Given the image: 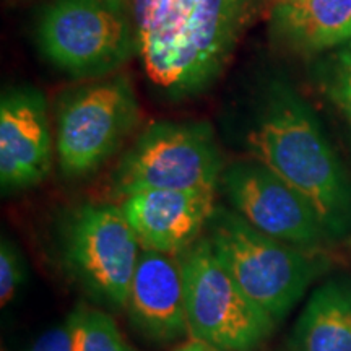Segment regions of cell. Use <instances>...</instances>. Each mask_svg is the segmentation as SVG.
Listing matches in <instances>:
<instances>
[{
	"label": "cell",
	"mask_w": 351,
	"mask_h": 351,
	"mask_svg": "<svg viewBox=\"0 0 351 351\" xmlns=\"http://www.w3.org/2000/svg\"><path fill=\"white\" fill-rule=\"evenodd\" d=\"M36 43L69 75L103 77L137 51V33L121 0H54L39 16Z\"/></svg>",
	"instance_id": "obj_4"
},
{
	"label": "cell",
	"mask_w": 351,
	"mask_h": 351,
	"mask_svg": "<svg viewBox=\"0 0 351 351\" xmlns=\"http://www.w3.org/2000/svg\"><path fill=\"white\" fill-rule=\"evenodd\" d=\"M219 187L236 213L271 238L311 251L333 243L311 205L254 158L225 166Z\"/></svg>",
	"instance_id": "obj_9"
},
{
	"label": "cell",
	"mask_w": 351,
	"mask_h": 351,
	"mask_svg": "<svg viewBox=\"0 0 351 351\" xmlns=\"http://www.w3.org/2000/svg\"><path fill=\"white\" fill-rule=\"evenodd\" d=\"M254 160L274 171L317 215L330 239L351 236V182L309 106L274 82L245 138Z\"/></svg>",
	"instance_id": "obj_2"
},
{
	"label": "cell",
	"mask_w": 351,
	"mask_h": 351,
	"mask_svg": "<svg viewBox=\"0 0 351 351\" xmlns=\"http://www.w3.org/2000/svg\"><path fill=\"white\" fill-rule=\"evenodd\" d=\"M280 2H288V0H280Z\"/></svg>",
	"instance_id": "obj_20"
},
{
	"label": "cell",
	"mask_w": 351,
	"mask_h": 351,
	"mask_svg": "<svg viewBox=\"0 0 351 351\" xmlns=\"http://www.w3.org/2000/svg\"><path fill=\"white\" fill-rule=\"evenodd\" d=\"M285 351H351V282L328 280L311 295Z\"/></svg>",
	"instance_id": "obj_14"
},
{
	"label": "cell",
	"mask_w": 351,
	"mask_h": 351,
	"mask_svg": "<svg viewBox=\"0 0 351 351\" xmlns=\"http://www.w3.org/2000/svg\"><path fill=\"white\" fill-rule=\"evenodd\" d=\"M125 309L132 326L153 343H173L189 335L179 258L142 249Z\"/></svg>",
	"instance_id": "obj_12"
},
{
	"label": "cell",
	"mask_w": 351,
	"mask_h": 351,
	"mask_svg": "<svg viewBox=\"0 0 351 351\" xmlns=\"http://www.w3.org/2000/svg\"><path fill=\"white\" fill-rule=\"evenodd\" d=\"M52 168L47 101L38 88L16 86L0 99V184L3 192L41 184Z\"/></svg>",
	"instance_id": "obj_10"
},
{
	"label": "cell",
	"mask_w": 351,
	"mask_h": 351,
	"mask_svg": "<svg viewBox=\"0 0 351 351\" xmlns=\"http://www.w3.org/2000/svg\"><path fill=\"white\" fill-rule=\"evenodd\" d=\"M271 32L295 51L317 52L351 41V0H288L271 13Z\"/></svg>",
	"instance_id": "obj_13"
},
{
	"label": "cell",
	"mask_w": 351,
	"mask_h": 351,
	"mask_svg": "<svg viewBox=\"0 0 351 351\" xmlns=\"http://www.w3.org/2000/svg\"><path fill=\"white\" fill-rule=\"evenodd\" d=\"M205 238L243 291L275 322L282 320L327 270L322 251L283 243L217 205Z\"/></svg>",
	"instance_id": "obj_3"
},
{
	"label": "cell",
	"mask_w": 351,
	"mask_h": 351,
	"mask_svg": "<svg viewBox=\"0 0 351 351\" xmlns=\"http://www.w3.org/2000/svg\"><path fill=\"white\" fill-rule=\"evenodd\" d=\"M174 351H221V350L215 348L213 345L205 343V341L202 340L189 339L187 341H184L182 345H179Z\"/></svg>",
	"instance_id": "obj_19"
},
{
	"label": "cell",
	"mask_w": 351,
	"mask_h": 351,
	"mask_svg": "<svg viewBox=\"0 0 351 351\" xmlns=\"http://www.w3.org/2000/svg\"><path fill=\"white\" fill-rule=\"evenodd\" d=\"M142 252L121 207L83 204L65 219L62 261L95 301L122 309Z\"/></svg>",
	"instance_id": "obj_7"
},
{
	"label": "cell",
	"mask_w": 351,
	"mask_h": 351,
	"mask_svg": "<svg viewBox=\"0 0 351 351\" xmlns=\"http://www.w3.org/2000/svg\"><path fill=\"white\" fill-rule=\"evenodd\" d=\"M178 258L191 339L221 351H252L269 339L276 322L245 295L205 236Z\"/></svg>",
	"instance_id": "obj_6"
},
{
	"label": "cell",
	"mask_w": 351,
	"mask_h": 351,
	"mask_svg": "<svg viewBox=\"0 0 351 351\" xmlns=\"http://www.w3.org/2000/svg\"><path fill=\"white\" fill-rule=\"evenodd\" d=\"M254 0H130L137 52L148 80L179 99L219 75Z\"/></svg>",
	"instance_id": "obj_1"
},
{
	"label": "cell",
	"mask_w": 351,
	"mask_h": 351,
	"mask_svg": "<svg viewBox=\"0 0 351 351\" xmlns=\"http://www.w3.org/2000/svg\"><path fill=\"white\" fill-rule=\"evenodd\" d=\"M25 262L16 245L5 238L0 243V302L10 304L25 282Z\"/></svg>",
	"instance_id": "obj_16"
},
{
	"label": "cell",
	"mask_w": 351,
	"mask_h": 351,
	"mask_svg": "<svg viewBox=\"0 0 351 351\" xmlns=\"http://www.w3.org/2000/svg\"><path fill=\"white\" fill-rule=\"evenodd\" d=\"M333 93L351 121V41L346 43L337 54Z\"/></svg>",
	"instance_id": "obj_17"
},
{
	"label": "cell",
	"mask_w": 351,
	"mask_h": 351,
	"mask_svg": "<svg viewBox=\"0 0 351 351\" xmlns=\"http://www.w3.org/2000/svg\"><path fill=\"white\" fill-rule=\"evenodd\" d=\"M75 351H135L111 315L91 306H78L69 315Z\"/></svg>",
	"instance_id": "obj_15"
},
{
	"label": "cell",
	"mask_w": 351,
	"mask_h": 351,
	"mask_svg": "<svg viewBox=\"0 0 351 351\" xmlns=\"http://www.w3.org/2000/svg\"><path fill=\"white\" fill-rule=\"evenodd\" d=\"M217 191H140L121 208L142 249L178 257L202 238L217 208Z\"/></svg>",
	"instance_id": "obj_11"
},
{
	"label": "cell",
	"mask_w": 351,
	"mask_h": 351,
	"mask_svg": "<svg viewBox=\"0 0 351 351\" xmlns=\"http://www.w3.org/2000/svg\"><path fill=\"white\" fill-rule=\"evenodd\" d=\"M225 163L207 122L160 121L148 125L114 173V191H217Z\"/></svg>",
	"instance_id": "obj_5"
},
{
	"label": "cell",
	"mask_w": 351,
	"mask_h": 351,
	"mask_svg": "<svg viewBox=\"0 0 351 351\" xmlns=\"http://www.w3.org/2000/svg\"><path fill=\"white\" fill-rule=\"evenodd\" d=\"M138 121V101L129 78L86 83L60 99L56 150L70 178L93 173L116 153Z\"/></svg>",
	"instance_id": "obj_8"
},
{
	"label": "cell",
	"mask_w": 351,
	"mask_h": 351,
	"mask_svg": "<svg viewBox=\"0 0 351 351\" xmlns=\"http://www.w3.org/2000/svg\"><path fill=\"white\" fill-rule=\"evenodd\" d=\"M28 351H75L72 327L67 322L47 328L33 341Z\"/></svg>",
	"instance_id": "obj_18"
}]
</instances>
